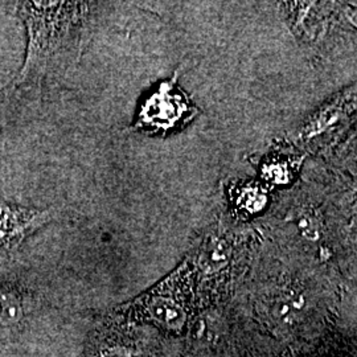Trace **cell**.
Masks as SVG:
<instances>
[{
  "mask_svg": "<svg viewBox=\"0 0 357 357\" xmlns=\"http://www.w3.org/2000/svg\"><path fill=\"white\" fill-rule=\"evenodd\" d=\"M81 10L78 3H20L19 13L28 31V51L16 84L48 76L64 63L81 28Z\"/></svg>",
  "mask_w": 357,
  "mask_h": 357,
  "instance_id": "obj_1",
  "label": "cell"
},
{
  "mask_svg": "<svg viewBox=\"0 0 357 357\" xmlns=\"http://www.w3.org/2000/svg\"><path fill=\"white\" fill-rule=\"evenodd\" d=\"M185 101L184 94L175 90L174 84H163L142 105L138 125L155 131L171 130L188 113Z\"/></svg>",
  "mask_w": 357,
  "mask_h": 357,
  "instance_id": "obj_2",
  "label": "cell"
},
{
  "mask_svg": "<svg viewBox=\"0 0 357 357\" xmlns=\"http://www.w3.org/2000/svg\"><path fill=\"white\" fill-rule=\"evenodd\" d=\"M51 211L28 209L0 199V246L11 249L51 220Z\"/></svg>",
  "mask_w": 357,
  "mask_h": 357,
  "instance_id": "obj_3",
  "label": "cell"
},
{
  "mask_svg": "<svg viewBox=\"0 0 357 357\" xmlns=\"http://www.w3.org/2000/svg\"><path fill=\"white\" fill-rule=\"evenodd\" d=\"M231 248L225 236L211 234L197 255V268L206 275H215L229 265Z\"/></svg>",
  "mask_w": 357,
  "mask_h": 357,
  "instance_id": "obj_4",
  "label": "cell"
},
{
  "mask_svg": "<svg viewBox=\"0 0 357 357\" xmlns=\"http://www.w3.org/2000/svg\"><path fill=\"white\" fill-rule=\"evenodd\" d=\"M149 315L155 323L175 331L180 330L187 320L183 306L166 295L153 296L149 303Z\"/></svg>",
  "mask_w": 357,
  "mask_h": 357,
  "instance_id": "obj_5",
  "label": "cell"
},
{
  "mask_svg": "<svg viewBox=\"0 0 357 357\" xmlns=\"http://www.w3.org/2000/svg\"><path fill=\"white\" fill-rule=\"evenodd\" d=\"M233 203L245 215H257L268 204V190L259 183L237 185L233 191Z\"/></svg>",
  "mask_w": 357,
  "mask_h": 357,
  "instance_id": "obj_6",
  "label": "cell"
},
{
  "mask_svg": "<svg viewBox=\"0 0 357 357\" xmlns=\"http://www.w3.org/2000/svg\"><path fill=\"white\" fill-rule=\"evenodd\" d=\"M24 317L22 295L10 284H0V324L17 323Z\"/></svg>",
  "mask_w": 357,
  "mask_h": 357,
  "instance_id": "obj_7",
  "label": "cell"
},
{
  "mask_svg": "<svg viewBox=\"0 0 357 357\" xmlns=\"http://www.w3.org/2000/svg\"><path fill=\"white\" fill-rule=\"evenodd\" d=\"M303 305H305V301L301 294L286 291L275 299L273 305V315L280 321L290 323L291 320L296 318Z\"/></svg>",
  "mask_w": 357,
  "mask_h": 357,
  "instance_id": "obj_8",
  "label": "cell"
},
{
  "mask_svg": "<svg viewBox=\"0 0 357 357\" xmlns=\"http://www.w3.org/2000/svg\"><path fill=\"white\" fill-rule=\"evenodd\" d=\"M294 168L289 160H271L262 168V178L273 185L286 184L293 178Z\"/></svg>",
  "mask_w": 357,
  "mask_h": 357,
  "instance_id": "obj_9",
  "label": "cell"
},
{
  "mask_svg": "<svg viewBox=\"0 0 357 357\" xmlns=\"http://www.w3.org/2000/svg\"><path fill=\"white\" fill-rule=\"evenodd\" d=\"M299 229L302 236L307 237L311 241H317L320 237V224L314 213H303L299 217Z\"/></svg>",
  "mask_w": 357,
  "mask_h": 357,
  "instance_id": "obj_10",
  "label": "cell"
},
{
  "mask_svg": "<svg viewBox=\"0 0 357 357\" xmlns=\"http://www.w3.org/2000/svg\"><path fill=\"white\" fill-rule=\"evenodd\" d=\"M101 357H130V354L125 348H112L102 354Z\"/></svg>",
  "mask_w": 357,
  "mask_h": 357,
  "instance_id": "obj_11",
  "label": "cell"
}]
</instances>
